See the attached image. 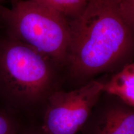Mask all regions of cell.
Returning <instances> with one entry per match:
<instances>
[{
  "label": "cell",
  "instance_id": "8fae6325",
  "mask_svg": "<svg viewBox=\"0 0 134 134\" xmlns=\"http://www.w3.org/2000/svg\"><path fill=\"white\" fill-rule=\"evenodd\" d=\"M9 0H0V29H1V12H2V10L3 8L5 6H7L6 3H9Z\"/></svg>",
  "mask_w": 134,
  "mask_h": 134
},
{
  "label": "cell",
  "instance_id": "7a4b0ae2",
  "mask_svg": "<svg viewBox=\"0 0 134 134\" xmlns=\"http://www.w3.org/2000/svg\"><path fill=\"white\" fill-rule=\"evenodd\" d=\"M57 66L50 58L0 31V105L36 121L58 90Z\"/></svg>",
  "mask_w": 134,
  "mask_h": 134
},
{
  "label": "cell",
  "instance_id": "5b68a950",
  "mask_svg": "<svg viewBox=\"0 0 134 134\" xmlns=\"http://www.w3.org/2000/svg\"><path fill=\"white\" fill-rule=\"evenodd\" d=\"M125 104V103H124ZM122 104L108 105L91 115L84 134H134V109Z\"/></svg>",
  "mask_w": 134,
  "mask_h": 134
},
{
  "label": "cell",
  "instance_id": "30bf717a",
  "mask_svg": "<svg viewBox=\"0 0 134 134\" xmlns=\"http://www.w3.org/2000/svg\"><path fill=\"white\" fill-rule=\"evenodd\" d=\"M19 134H43L39 129L36 122L26 120Z\"/></svg>",
  "mask_w": 134,
  "mask_h": 134
},
{
  "label": "cell",
  "instance_id": "3957f363",
  "mask_svg": "<svg viewBox=\"0 0 134 134\" xmlns=\"http://www.w3.org/2000/svg\"><path fill=\"white\" fill-rule=\"evenodd\" d=\"M1 12L0 31L50 58L57 66L67 62L70 21L32 0H9Z\"/></svg>",
  "mask_w": 134,
  "mask_h": 134
},
{
  "label": "cell",
  "instance_id": "ba28073f",
  "mask_svg": "<svg viewBox=\"0 0 134 134\" xmlns=\"http://www.w3.org/2000/svg\"><path fill=\"white\" fill-rule=\"evenodd\" d=\"M26 120L14 110L0 105V134H19Z\"/></svg>",
  "mask_w": 134,
  "mask_h": 134
},
{
  "label": "cell",
  "instance_id": "7c38bea8",
  "mask_svg": "<svg viewBox=\"0 0 134 134\" xmlns=\"http://www.w3.org/2000/svg\"><path fill=\"white\" fill-rule=\"evenodd\" d=\"M88 1H89V0H88Z\"/></svg>",
  "mask_w": 134,
  "mask_h": 134
},
{
  "label": "cell",
  "instance_id": "6da1fadb",
  "mask_svg": "<svg viewBox=\"0 0 134 134\" xmlns=\"http://www.w3.org/2000/svg\"><path fill=\"white\" fill-rule=\"evenodd\" d=\"M70 27L66 63L78 79L123 66L134 53V31L122 14L119 0H89Z\"/></svg>",
  "mask_w": 134,
  "mask_h": 134
},
{
  "label": "cell",
  "instance_id": "8992f818",
  "mask_svg": "<svg viewBox=\"0 0 134 134\" xmlns=\"http://www.w3.org/2000/svg\"><path fill=\"white\" fill-rule=\"evenodd\" d=\"M104 93L134 107V62L124 65L108 81L104 82Z\"/></svg>",
  "mask_w": 134,
  "mask_h": 134
},
{
  "label": "cell",
  "instance_id": "9c48e42d",
  "mask_svg": "<svg viewBox=\"0 0 134 134\" xmlns=\"http://www.w3.org/2000/svg\"><path fill=\"white\" fill-rule=\"evenodd\" d=\"M119 2L124 18L134 31V0H119Z\"/></svg>",
  "mask_w": 134,
  "mask_h": 134
},
{
  "label": "cell",
  "instance_id": "52a82bcc",
  "mask_svg": "<svg viewBox=\"0 0 134 134\" xmlns=\"http://www.w3.org/2000/svg\"><path fill=\"white\" fill-rule=\"evenodd\" d=\"M57 11L69 21L75 19L86 8L88 0H32Z\"/></svg>",
  "mask_w": 134,
  "mask_h": 134
},
{
  "label": "cell",
  "instance_id": "277c9868",
  "mask_svg": "<svg viewBox=\"0 0 134 134\" xmlns=\"http://www.w3.org/2000/svg\"><path fill=\"white\" fill-rule=\"evenodd\" d=\"M104 83L93 80L71 91L58 89L48 97L34 122L43 134H77L104 93Z\"/></svg>",
  "mask_w": 134,
  "mask_h": 134
}]
</instances>
